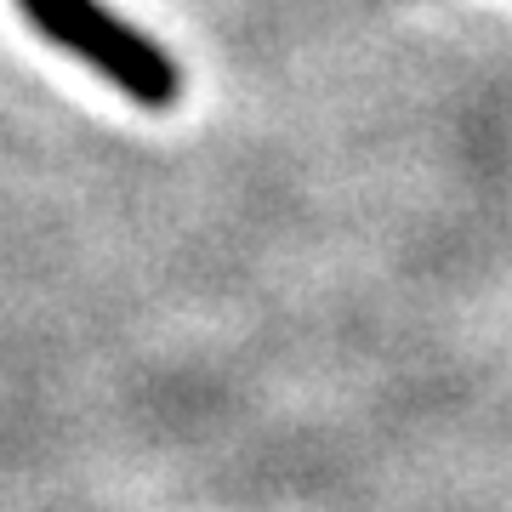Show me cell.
<instances>
[{"mask_svg":"<svg viewBox=\"0 0 512 512\" xmlns=\"http://www.w3.org/2000/svg\"><path fill=\"white\" fill-rule=\"evenodd\" d=\"M23 18L35 23L46 40H57L63 52L86 57L92 69H103L109 86L143 103V109H171L183 97V74L177 63L143 40L131 23H120L114 12H103L97 0H18Z\"/></svg>","mask_w":512,"mask_h":512,"instance_id":"cell-1","label":"cell"}]
</instances>
